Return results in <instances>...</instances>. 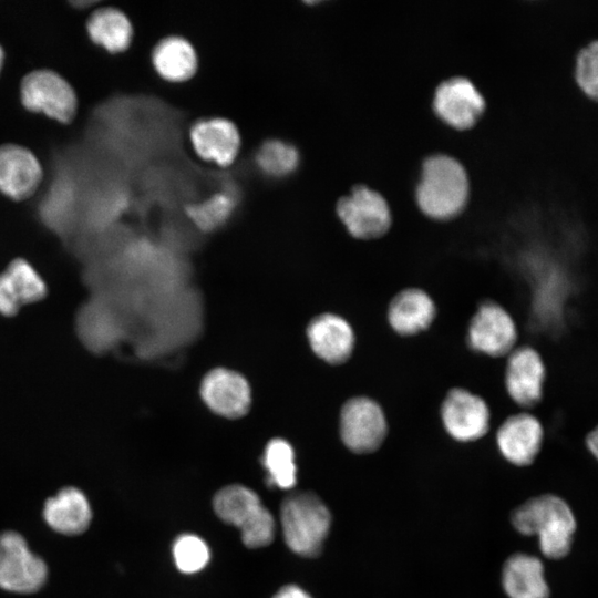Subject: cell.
<instances>
[{"mask_svg": "<svg viewBox=\"0 0 598 598\" xmlns=\"http://www.w3.org/2000/svg\"><path fill=\"white\" fill-rule=\"evenodd\" d=\"M470 195V175L460 159L435 153L422 161L415 202L426 217L437 221L455 218L466 207Z\"/></svg>", "mask_w": 598, "mask_h": 598, "instance_id": "obj_1", "label": "cell"}, {"mask_svg": "<svg viewBox=\"0 0 598 598\" xmlns=\"http://www.w3.org/2000/svg\"><path fill=\"white\" fill-rule=\"evenodd\" d=\"M511 522L519 534L538 538L546 558L561 559L571 550L577 522L569 504L558 495L527 499L513 511Z\"/></svg>", "mask_w": 598, "mask_h": 598, "instance_id": "obj_2", "label": "cell"}, {"mask_svg": "<svg viewBox=\"0 0 598 598\" xmlns=\"http://www.w3.org/2000/svg\"><path fill=\"white\" fill-rule=\"evenodd\" d=\"M280 523L287 546L303 557H316L328 537L331 514L312 492H295L281 503Z\"/></svg>", "mask_w": 598, "mask_h": 598, "instance_id": "obj_3", "label": "cell"}, {"mask_svg": "<svg viewBox=\"0 0 598 598\" xmlns=\"http://www.w3.org/2000/svg\"><path fill=\"white\" fill-rule=\"evenodd\" d=\"M336 212L346 230L354 239L381 238L392 226L390 204L379 190L365 184H357L341 196Z\"/></svg>", "mask_w": 598, "mask_h": 598, "instance_id": "obj_4", "label": "cell"}, {"mask_svg": "<svg viewBox=\"0 0 598 598\" xmlns=\"http://www.w3.org/2000/svg\"><path fill=\"white\" fill-rule=\"evenodd\" d=\"M49 568L42 557L31 550L27 539L16 530L0 533V589L31 595L43 588Z\"/></svg>", "mask_w": 598, "mask_h": 598, "instance_id": "obj_5", "label": "cell"}, {"mask_svg": "<svg viewBox=\"0 0 598 598\" xmlns=\"http://www.w3.org/2000/svg\"><path fill=\"white\" fill-rule=\"evenodd\" d=\"M389 432L386 415L373 399L357 395L348 399L339 414V433L343 445L355 454L378 451Z\"/></svg>", "mask_w": 598, "mask_h": 598, "instance_id": "obj_6", "label": "cell"}, {"mask_svg": "<svg viewBox=\"0 0 598 598\" xmlns=\"http://www.w3.org/2000/svg\"><path fill=\"white\" fill-rule=\"evenodd\" d=\"M548 380L547 362L532 344L517 346L507 357L504 385L509 399L524 411L544 401Z\"/></svg>", "mask_w": 598, "mask_h": 598, "instance_id": "obj_7", "label": "cell"}, {"mask_svg": "<svg viewBox=\"0 0 598 598\" xmlns=\"http://www.w3.org/2000/svg\"><path fill=\"white\" fill-rule=\"evenodd\" d=\"M518 341L514 317L498 302L484 300L472 316L467 342L472 350L492 357H507Z\"/></svg>", "mask_w": 598, "mask_h": 598, "instance_id": "obj_8", "label": "cell"}, {"mask_svg": "<svg viewBox=\"0 0 598 598\" xmlns=\"http://www.w3.org/2000/svg\"><path fill=\"white\" fill-rule=\"evenodd\" d=\"M432 109L443 124L466 131L478 124L485 113L486 101L472 80L455 75L435 86Z\"/></svg>", "mask_w": 598, "mask_h": 598, "instance_id": "obj_9", "label": "cell"}, {"mask_svg": "<svg viewBox=\"0 0 598 598\" xmlns=\"http://www.w3.org/2000/svg\"><path fill=\"white\" fill-rule=\"evenodd\" d=\"M21 101L30 111L42 112L62 123L73 120L78 100L73 87L56 72L37 70L21 82Z\"/></svg>", "mask_w": 598, "mask_h": 598, "instance_id": "obj_10", "label": "cell"}, {"mask_svg": "<svg viewBox=\"0 0 598 598\" xmlns=\"http://www.w3.org/2000/svg\"><path fill=\"white\" fill-rule=\"evenodd\" d=\"M440 416L446 433L461 443L482 439L491 426V411L485 400L460 386L447 391L441 403Z\"/></svg>", "mask_w": 598, "mask_h": 598, "instance_id": "obj_11", "label": "cell"}, {"mask_svg": "<svg viewBox=\"0 0 598 598\" xmlns=\"http://www.w3.org/2000/svg\"><path fill=\"white\" fill-rule=\"evenodd\" d=\"M545 435L542 420L532 411L520 410L501 423L496 432V444L508 463L525 467L538 457Z\"/></svg>", "mask_w": 598, "mask_h": 598, "instance_id": "obj_12", "label": "cell"}, {"mask_svg": "<svg viewBox=\"0 0 598 598\" xmlns=\"http://www.w3.org/2000/svg\"><path fill=\"white\" fill-rule=\"evenodd\" d=\"M75 331L82 344L102 352L121 338L122 328L111 300L101 291L83 303L75 316Z\"/></svg>", "mask_w": 598, "mask_h": 598, "instance_id": "obj_13", "label": "cell"}, {"mask_svg": "<svg viewBox=\"0 0 598 598\" xmlns=\"http://www.w3.org/2000/svg\"><path fill=\"white\" fill-rule=\"evenodd\" d=\"M307 338L313 353L333 365L346 363L355 348L352 326L336 313L326 312L311 319Z\"/></svg>", "mask_w": 598, "mask_h": 598, "instance_id": "obj_14", "label": "cell"}, {"mask_svg": "<svg viewBox=\"0 0 598 598\" xmlns=\"http://www.w3.org/2000/svg\"><path fill=\"white\" fill-rule=\"evenodd\" d=\"M189 138L199 157L219 166L230 165L240 148L239 131L225 117L198 120L190 127Z\"/></svg>", "mask_w": 598, "mask_h": 598, "instance_id": "obj_15", "label": "cell"}, {"mask_svg": "<svg viewBox=\"0 0 598 598\" xmlns=\"http://www.w3.org/2000/svg\"><path fill=\"white\" fill-rule=\"evenodd\" d=\"M200 395L212 411L230 419L243 416L250 405L246 379L224 368L214 369L204 377Z\"/></svg>", "mask_w": 598, "mask_h": 598, "instance_id": "obj_16", "label": "cell"}, {"mask_svg": "<svg viewBox=\"0 0 598 598\" xmlns=\"http://www.w3.org/2000/svg\"><path fill=\"white\" fill-rule=\"evenodd\" d=\"M42 516L53 532L73 537L87 530L93 513L86 495L80 488L65 486L44 501Z\"/></svg>", "mask_w": 598, "mask_h": 598, "instance_id": "obj_17", "label": "cell"}, {"mask_svg": "<svg viewBox=\"0 0 598 598\" xmlns=\"http://www.w3.org/2000/svg\"><path fill=\"white\" fill-rule=\"evenodd\" d=\"M435 317L434 300L426 291L416 287L396 292L386 309L389 326L401 337H414L426 331Z\"/></svg>", "mask_w": 598, "mask_h": 598, "instance_id": "obj_18", "label": "cell"}, {"mask_svg": "<svg viewBox=\"0 0 598 598\" xmlns=\"http://www.w3.org/2000/svg\"><path fill=\"white\" fill-rule=\"evenodd\" d=\"M42 179V167L28 148L4 144L0 146V190L13 199L31 196Z\"/></svg>", "mask_w": 598, "mask_h": 598, "instance_id": "obj_19", "label": "cell"}, {"mask_svg": "<svg viewBox=\"0 0 598 598\" xmlns=\"http://www.w3.org/2000/svg\"><path fill=\"white\" fill-rule=\"evenodd\" d=\"M502 587L508 598H549L543 561L533 555L515 553L502 568Z\"/></svg>", "mask_w": 598, "mask_h": 598, "instance_id": "obj_20", "label": "cell"}, {"mask_svg": "<svg viewBox=\"0 0 598 598\" xmlns=\"http://www.w3.org/2000/svg\"><path fill=\"white\" fill-rule=\"evenodd\" d=\"M152 63L164 80L183 82L195 74L198 59L193 44L187 39L181 35H167L154 47Z\"/></svg>", "mask_w": 598, "mask_h": 598, "instance_id": "obj_21", "label": "cell"}, {"mask_svg": "<svg viewBox=\"0 0 598 598\" xmlns=\"http://www.w3.org/2000/svg\"><path fill=\"white\" fill-rule=\"evenodd\" d=\"M86 29L94 43L112 53L127 49L133 39V25L128 17L117 8L95 10L87 20Z\"/></svg>", "mask_w": 598, "mask_h": 598, "instance_id": "obj_22", "label": "cell"}, {"mask_svg": "<svg viewBox=\"0 0 598 598\" xmlns=\"http://www.w3.org/2000/svg\"><path fill=\"white\" fill-rule=\"evenodd\" d=\"M213 506L223 522L240 530L265 508L259 496L251 488L239 484L220 488L214 496Z\"/></svg>", "mask_w": 598, "mask_h": 598, "instance_id": "obj_23", "label": "cell"}, {"mask_svg": "<svg viewBox=\"0 0 598 598\" xmlns=\"http://www.w3.org/2000/svg\"><path fill=\"white\" fill-rule=\"evenodd\" d=\"M269 485L289 489L296 485L297 467L291 445L282 439H274L266 445L264 458Z\"/></svg>", "mask_w": 598, "mask_h": 598, "instance_id": "obj_24", "label": "cell"}, {"mask_svg": "<svg viewBox=\"0 0 598 598\" xmlns=\"http://www.w3.org/2000/svg\"><path fill=\"white\" fill-rule=\"evenodd\" d=\"M255 159L264 174L271 177H283L297 169L300 154L291 143L270 138L259 146Z\"/></svg>", "mask_w": 598, "mask_h": 598, "instance_id": "obj_25", "label": "cell"}, {"mask_svg": "<svg viewBox=\"0 0 598 598\" xmlns=\"http://www.w3.org/2000/svg\"><path fill=\"white\" fill-rule=\"evenodd\" d=\"M21 305L35 303L48 293L47 283L35 268L23 258L13 259L6 269Z\"/></svg>", "mask_w": 598, "mask_h": 598, "instance_id": "obj_26", "label": "cell"}, {"mask_svg": "<svg viewBox=\"0 0 598 598\" xmlns=\"http://www.w3.org/2000/svg\"><path fill=\"white\" fill-rule=\"evenodd\" d=\"M574 79L588 99L598 102V39L578 50L574 62Z\"/></svg>", "mask_w": 598, "mask_h": 598, "instance_id": "obj_27", "label": "cell"}, {"mask_svg": "<svg viewBox=\"0 0 598 598\" xmlns=\"http://www.w3.org/2000/svg\"><path fill=\"white\" fill-rule=\"evenodd\" d=\"M235 206L228 193H218L187 208L188 215L204 230H213L227 220Z\"/></svg>", "mask_w": 598, "mask_h": 598, "instance_id": "obj_28", "label": "cell"}, {"mask_svg": "<svg viewBox=\"0 0 598 598\" xmlns=\"http://www.w3.org/2000/svg\"><path fill=\"white\" fill-rule=\"evenodd\" d=\"M173 557L182 573L194 574L207 565L210 554L207 544L200 537L183 534L174 542Z\"/></svg>", "mask_w": 598, "mask_h": 598, "instance_id": "obj_29", "label": "cell"}, {"mask_svg": "<svg viewBox=\"0 0 598 598\" xmlns=\"http://www.w3.org/2000/svg\"><path fill=\"white\" fill-rule=\"evenodd\" d=\"M241 540L249 548L269 545L275 535V519L265 507L261 513L241 530Z\"/></svg>", "mask_w": 598, "mask_h": 598, "instance_id": "obj_30", "label": "cell"}, {"mask_svg": "<svg viewBox=\"0 0 598 598\" xmlns=\"http://www.w3.org/2000/svg\"><path fill=\"white\" fill-rule=\"evenodd\" d=\"M18 293L6 271L0 274V315L13 317L21 307Z\"/></svg>", "mask_w": 598, "mask_h": 598, "instance_id": "obj_31", "label": "cell"}, {"mask_svg": "<svg viewBox=\"0 0 598 598\" xmlns=\"http://www.w3.org/2000/svg\"><path fill=\"white\" fill-rule=\"evenodd\" d=\"M584 445L590 456L598 463V424L585 434Z\"/></svg>", "mask_w": 598, "mask_h": 598, "instance_id": "obj_32", "label": "cell"}, {"mask_svg": "<svg viewBox=\"0 0 598 598\" xmlns=\"http://www.w3.org/2000/svg\"><path fill=\"white\" fill-rule=\"evenodd\" d=\"M272 598H312L307 591L297 585L281 587Z\"/></svg>", "mask_w": 598, "mask_h": 598, "instance_id": "obj_33", "label": "cell"}, {"mask_svg": "<svg viewBox=\"0 0 598 598\" xmlns=\"http://www.w3.org/2000/svg\"><path fill=\"white\" fill-rule=\"evenodd\" d=\"M2 62H3V51H2V48L0 47V70L2 66Z\"/></svg>", "mask_w": 598, "mask_h": 598, "instance_id": "obj_34", "label": "cell"}]
</instances>
